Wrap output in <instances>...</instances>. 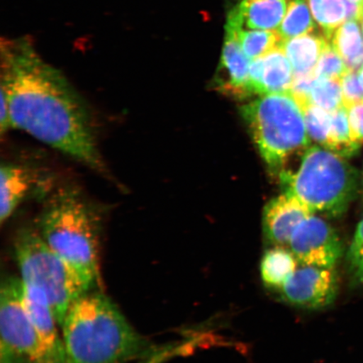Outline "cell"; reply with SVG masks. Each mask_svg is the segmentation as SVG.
<instances>
[{"label":"cell","instance_id":"6da1fadb","mask_svg":"<svg viewBox=\"0 0 363 363\" xmlns=\"http://www.w3.org/2000/svg\"><path fill=\"white\" fill-rule=\"evenodd\" d=\"M1 82L10 128L110 178L87 103L65 75L45 62L28 36L2 40Z\"/></svg>","mask_w":363,"mask_h":363},{"label":"cell","instance_id":"7a4b0ae2","mask_svg":"<svg viewBox=\"0 0 363 363\" xmlns=\"http://www.w3.org/2000/svg\"><path fill=\"white\" fill-rule=\"evenodd\" d=\"M61 328L66 363H127L143 359L157 348L99 289L72 303Z\"/></svg>","mask_w":363,"mask_h":363},{"label":"cell","instance_id":"3957f363","mask_svg":"<svg viewBox=\"0 0 363 363\" xmlns=\"http://www.w3.org/2000/svg\"><path fill=\"white\" fill-rule=\"evenodd\" d=\"M43 194L36 230L54 252L96 289L101 283L98 208L74 183L54 186Z\"/></svg>","mask_w":363,"mask_h":363},{"label":"cell","instance_id":"277c9868","mask_svg":"<svg viewBox=\"0 0 363 363\" xmlns=\"http://www.w3.org/2000/svg\"><path fill=\"white\" fill-rule=\"evenodd\" d=\"M286 194L296 197L314 213L339 216L357 192L355 169L330 150L308 147L297 171L280 172Z\"/></svg>","mask_w":363,"mask_h":363},{"label":"cell","instance_id":"5b68a950","mask_svg":"<svg viewBox=\"0 0 363 363\" xmlns=\"http://www.w3.org/2000/svg\"><path fill=\"white\" fill-rule=\"evenodd\" d=\"M258 150L272 169L284 171L295 153L310 147L302 108L289 93L267 94L242 108Z\"/></svg>","mask_w":363,"mask_h":363},{"label":"cell","instance_id":"8992f818","mask_svg":"<svg viewBox=\"0 0 363 363\" xmlns=\"http://www.w3.org/2000/svg\"><path fill=\"white\" fill-rule=\"evenodd\" d=\"M13 251L21 282L45 294L60 326L72 303L94 290L48 246L36 229H21Z\"/></svg>","mask_w":363,"mask_h":363},{"label":"cell","instance_id":"52a82bcc","mask_svg":"<svg viewBox=\"0 0 363 363\" xmlns=\"http://www.w3.org/2000/svg\"><path fill=\"white\" fill-rule=\"evenodd\" d=\"M0 333V363H57L23 305L21 279L13 277L1 284Z\"/></svg>","mask_w":363,"mask_h":363},{"label":"cell","instance_id":"ba28073f","mask_svg":"<svg viewBox=\"0 0 363 363\" xmlns=\"http://www.w3.org/2000/svg\"><path fill=\"white\" fill-rule=\"evenodd\" d=\"M289 248L303 266L335 269L343 255L337 231L321 218H307L292 235Z\"/></svg>","mask_w":363,"mask_h":363},{"label":"cell","instance_id":"9c48e42d","mask_svg":"<svg viewBox=\"0 0 363 363\" xmlns=\"http://www.w3.org/2000/svg\"><path fill=\"white\" fill-rule=\"evenodd\" d=\"M334 270L301 265L279 289L281 296L290 305L311 310L328 306L338 290Z\"/></svg>","mask_w":363,"mask_h":363},{"label":"cell","instance_id":"30bf717a","mask_svg":"<svg viewBox=\"0 0 363 363\" xmlns=\"http://www.w3.org/2000/svg\"><path fill=\"white\" fill-rule=\"evenodd\" d=\"M314 215L296 197L285 194L267 204L263 211V233L274 247L289 246L297 227L307 218Z\"/></svg>","mask_w":363,"mask_h":363},{"label":"cell","instance_id":"8fae6325","mask_svg":"<svg viewBox=\"0 0 363 363\" xmlns=\"http://www.w3.org/2000/svg\"><path fill=\"white\" fill-rule=\"evenodd\" d=\"M249 78L252 94L289 93L294 72L284 50L278 47L252 61Z\"/></svg>","mask_w":363,"mask_h":363},{"label":"cell","instance_id":"7c38bea8","mask_svg":"<svg viewBox=\"0 0 363 363\" xmlns=\"http://www.w3.org/2000/svg\"><path fill=\"white\" fill-rule=\"evenodd\" d=\"M22 301L45 347L57 363H66L58 321L45 294L33 285L21 282Z\"/></svg>","mask_w":363,"mask_h":363},{"label":"cell","instance_id":"4fadbf2b","mask_svg":"<svg viewBox=\"0 0 363 363\" xmlns=\"http://www.w3.org/2000/svg\"><path fill=\"white\" fill-rule=\"evenodd\" d=\"M287 10V0H242L230 12L225 26L235 30H275Z\"/></svg>","mask_w":363,"mask_h":363},{"label":"cell","instance_id":"5bb4252c","mask_svg":"<svg viewBox=\"0 0 363 363\" xmlns=\"http://www.w3.org/2000/svg\"><path fill=\"white\" fill-rule=\"evenodd\" d=\"M252 61L245 55L237 38L225 30V43L221 56L222 72L224 76L219 82L222 93L238 98L252 94L250 88L249 69Z\"/></svg>","mask_w":363,"mask_h":363},{"label":"cell","instance_id":"9a60e30c","mask_svg":"<svg viewBox=\"0 0 363 363\" xmlns=\"http://www.w3.org/2000/svg\"><path fill=\"white\" fill-rule=\"evenodd\" d=\"M33 179L26 167L2 162L0 169V222L10 219L30 191Z\"/></svg>","mask_w":363,"mask_h":363},{"label":"cell","instance_id":"2e32d148","mask_svg":"<svg viewBox=\"0 0 363 363\" xmlns=\"http://www.w3.org/2000/svg\"><path fill=\"white\" fill-rule=\"evenodd\" d=\"M329 43L325 35L312 33L282 40L279 47L291 62L294 75H306L314 74L321 53Z\"/></svg>","mask_w":363,"mask_h":363},{"label":"cell","instance_id":"e0dca14e","mask_svg":"<svg viewBox=\"0 0 363 363\" xmlns=\"http://www.w3.org/2000/svg\"><path fill=\"white\" fill-rule=\"evenodd\" d=\"M318 26L330 40L335 31L349 20L361 19L363 8L350 0H307Z\"/></svg>","mask_w":363,"mask_h":363},{"label":"cell","instance_id":"ac0fdd59","mask_svg":"<svg viewBox=\"0 0 363 363\" xmlns=\"http://www.w3.org/2000/svg\"><path fill=\"white\" fill-rule=\"evenodd\" d=\"M330 43L342 57L348 70L359 72L363 67V33L360 21L349 20L335 31Z\"/></svg>","mask_w":363,"mask_h":363},{"label":"cell","instance_id":"d6986e66","mask_svg":"<svg viewBox=\"0 0 363 363\" xmlns=\"http://www.w3.org/2000/svg\"><path fill=\"white\" fill-rule=\"evenodd\" d=\"M296 257L284 247H274L263 254L260 263L262 282L270 289H279L298 269Z\"/></svg>","mask_w":363,"mask_h":363},{"label":"cell","instance_id":"ffe728a7","mask_svg":"<svg viewBox=\"0 0 363 363\" xmlns=\"http://www.w3.org/2000/svg\"><path fill=\"white\" fill-rule=\"evenodd\" d=\"M225 30L233 33L237 38L245 55L250 60H255L265 56L272 50L279 47L282 43L278 31L270 30L231 29Z\"/></svg>","mask_w":363,"mask_h":363},{"label":"cell","instance_id":"44dd1931","mask_svg":"<svg viewBox=\"0 0 363 363\" xmlns=\"http://www.w3.org/2000/svg\"><path fill=\"white\" fill-rule=\"evenodd\" d=\"M306 0H290L287 12L278 29L282 40L314 33L315 24Z\"/></svg>","mask_w":363,"mask_h":363},{"label":"cell","instance_id":"7402d4cb","mask_svg":"<svg viewBox=\"0 0 363 363\" xmlns=\"http://www.w3.org/2000/svg\"><path fill=\"white\" fill-rule=\"evenodd\" d=\"M330 127L325 148L343 157L353 155L361 145L352 139L347 108L343 106L338 108L330 113Z\"/></svg>","mask_w":363,"mask_h":363},{"label":"cell","instance_id":"603a6c76","mask_svg":"<svg viewBox=\"0 0 363 363\" xmlns=\"http://www.w3.org/2000/svg\"><path fill=\"white\" fill-rule=\"evenodd\" d=\"M311 104L333 113L343 107L342 85L340 80L317 79L311 92Z\"/></svg>","mask_w":363,"mask_h":363},{"label":"cell","instance_id":"cb8c5ba5","mask_svg":"<svg viewBox=\"0 0 363 363\" xmlns=\"http://www.w3.org/2000/svg\"><path fill=\"white\" fill-rule=\"evenodd\" d=\"M302 111L311 140L325 147L330 127V113L315 106L314 104H308Z\"/></svg>","mask_w":363,"mask_h":363},{"label":"cell","instance_id":"d4e9b609","mask_svg":"<svg viewBox=\"0 0 363 363\" xmlns=\"http://www.w3.org/2000/svg\"><path fill=\"white\" fill-rule=\"evenodd\" d=\"M347 71L346 63L330 43L321 53L314 75L317 79L340 80Z\"/></svg>","mask_w":363,"mask_h":363},{"label":"cell","instance_id":"484cf974","mask_svg":"<svg viewBox=\"0 0 363 363\" xmlns=\"http://www.w3.org/2000/svg\"><path fill=\"white\" fill-rule=\"evenodd\" d=\"M347 262L352 283L363 285V220L358 224L348 249Z\"/></svg>","mask_w":363,"mask_h":363},{"label":"cell","instance_id":"4316f807","mask_svg":"<svg viewBox=\"0 0 363 363\" xmlns=\"http://www.w3.org/2000/svg\"><path fill=\"white\" fill-rule=\"evenodd\" d=\"M342 85L343 106L349 108L363 102V86L359 72L348 70L340 80Z\"/></svg>","mask_w":363,"mask_h":363},{"label":"cell","instance_id":"83f0119b","mask_svg":"<svg viewBox=\"0 0 363 363\" xmlns=\"http://www.w3.org/2000/svg\"><path fill=\"white\" fill-rule=\"evenodd\" d=\"M314 74L306 75H294L289 94L298 104L301 108L311 104V92L315 82Z\"/></svg>","mask_w":363,"mask_h":363},{"label":"cell","instance_id":"f1b7e54d","mask_svg":"<svg viewBox=\"0 0 363 363\" xmlns=\"http://www.w3.org/2000/svg\"><path fill=\"white\" fill-rule=\"evenodd\" d=\"M189 345V343L186 342L180 345H169V346L157 347L150 355L139 360L138 363H164L169 361L170 358L180 355L181 353L187 350Z\"/></svg>","mask_w":363,"mask_h":363},{"label":"cell","instance_id":"f546056e","mask_svg":"<svg viewBox=\"0 0 363 363\" xmlns=\"http://www.w3.org/2000/svg\"><path fill=\"white\" fill-rule=\"evenodd\" d=\"M349 124L354 142L363 143V102L347 108Z\"/></svg>","mask_w":363,"mask_h":363},{"label":"cell","instance_id":"4dcf8cb0","mask_svg":"<svg viewBox=\"0 0 363 363\" xmlns=\"http://www.w3.org/2000/svg\"><path fill=\"white\" fill-rule=\"evenodd\" d=\"M350 1L358 4V6L363 8V0H350Z\"/></svg>","mask_w":363,"mask_h":363},{"label":"cell","instance_id":"1f68e13d","mask_svg":"<svg viewBox=\"0 0 363 363\" xmlns=\"http://www.w3.org/2000/svg\"><path fill=\"white\" fill-rule=\"evenodd\" d=\"M359 72V77H360V79H361V82H362V84L363 86V67L362 68V69L358 72Z\"/></svg>","mask_w":363,"mask_h":363},{"label":"cell","instance_id":"d6a6232c","mask_svg":"<svg viewBox=\"0 0 363 363\" xmlns=\"http://www.w3.org/2000/svg\"><path fill=\"white\" fill-rule=\"evenodd\" d=\"M360 21V25H361V28H362V33H363V16L361 17V19L359 20Z\"/></svg>","mask_w":363,"mask_h":363}]
</instances>
